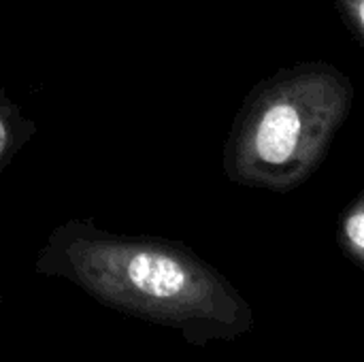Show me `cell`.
<instances>
[{
	"label": "cell",
	"mask_w": 364,
	"mask_h": 362,
	"mask_svg": "<svg viewBox=\"0 0 364 362\" xmlns=\"http://www.w3.org/2000/svg\"><path fill=\"white\" fill-rule=\"evenodd\" d=\"M335 6L350 34L364 47V0H335Z\"/></svg>",
	"instance_id": "obj_4"
},
{
	"label": "cell",
	"mask_w": 364,
	"mask_h": 362,
	"mask_svg": "<svg viewBox=\"0 0 364 362\" xmlns=\"http://www.w3.org/2000/svg\"><path fill=\"white\" fill-rule=\"evenodd\" d=\"M79 277L96 292L175 320L250 326L243 299L194 256L149 243L81 241L70 250Z\"/></svg>",
	"instance_id": "obj_2"
},
{
	"label": "cell",
	"mask_w": 364,
	"mask_h": 362,
	"mask_svg": "<svg viewBox=\"0 0 364 362\" xmlns=\"http://www.w3.org/2000/svg\"><path fill=\"white\" fill-rule=\"evenodd\" d=\"M354 107L352 79L331 62L275 70L245 98L226 147L232 181L292 192L326 160Z\"/></svg>",
	"instance_id": "obj_1"
},
{
	"label": "cell",
	"mask_w": 364,
	"mask_h": 362,
	"mask_svg": "<svg viewBox=\"0 0 364 362\" xmlns=\"http://www.w3.org/2000/svg\"><path fill=\"white\" fill-rule=\"evenodd\" d=\"M6 139H9L6 126H4V122L0 119V156H2V151H4V147H6Z\"/></svg>",
	"instance_id": "obj_5"
},
{
	"label": "cell",
	"mask_w": 364,
	"mask_h": 362,
	"mask_svg": "<svg viewBox=\"0 0 364 362\" xmlns=\"http://www.w3.org/2000/svg\"><path fill=\"white\" fill-rule=\"evenodd\" d=\"M337 239L343 252L364 269V188L341 211Z\"/></svg>",
	"instance_id": "obj_3"
}]
</instances>
